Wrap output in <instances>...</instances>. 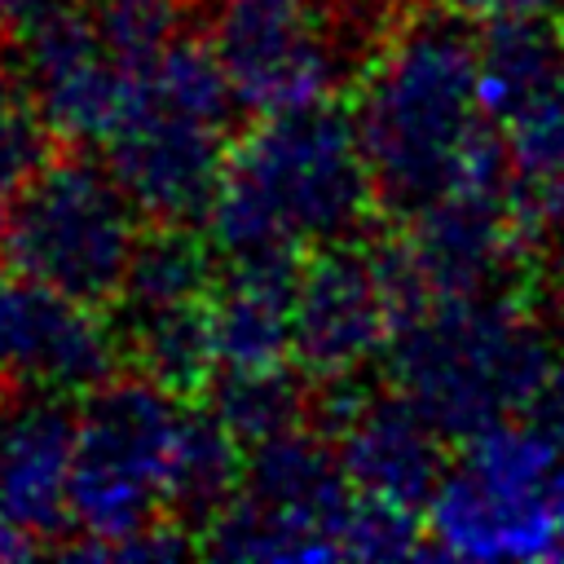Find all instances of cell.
Masks as SVG:
<instances>
[{
  "instance_id": "obj_1",
  "label": "cell",
  "mask_w": 564,
  "mask_h": 564,
  "mask_svg": "<svg viewBox=\"0 0 564 564\" xmlns=\"http://www.w3.org/2000/svg\"><path fill=\"white\" fill-rule=\"evenodd\" d=\"M352 115L379 198L397 212L507 181V150L480 93V48L454 18L427 13L388 31L361 66Z\"/></svg>"
},
{
  "instance_id": "obj_2",
  "label": "cell",
  "mask_w": 564,
  "mask_h": 564,
  "mask_svg": "<svg viewBox=\"0 0 564 564\" xmlns=\"http://www.w3.org/2000/svg\"><path fill=\"white\" fill-rule=\"evenodd\" d=\"M379 185L361 145L357 115L330 101L260 115L234 141L207 234L229 256H304L366 229Z\"/></svg>"
},
{
  "instance_id": "obj_3",
  "label": "cell",
  "mask_w": 564,
  "mask_h": 564,
  "mask_svg": "<svg viewBox=\"0 0 564 564\" xmlns=\"http://www.w3.org/2000/svg\"><path fill=\"white\" fill-rule=\"evenodd\" d=\"M555 339L511 291L432 300L388 344L392 388L449 441L529 414L555 366Z\"/></svg>"
},
{
  "instance_id": "obj_4",
  "label": "cell",
  "mask_w": 564,
  "mask_h": 564,
  "mask_svg": "<svg viewBox=\"0 0 564 564\" xmlns=\"http://www.w3.org/2000/svg\"><path fill=\"white\" fill-rule=\"evenodd\" d=\"M238 93L212 44L176 40L132 66L123 110L106 132V163L141 216L185 225L207 216L229 163Z\"/></svg>"
},
{
  "instance_id": "obj_5",
  "label": "cell",
  "mask_w": 564,
  "mask_h": 564,
  "mask_svg": "<svg viewBox=\"0 0 564 564\" xmlns=\"http://www.w3.org/2000/svg\"><path fill=\"white\" fill-rule=\"evenodd\" d=\"M189 410L159 379H106L88 392L75 432L66 555L119 560L132 538L172 511L176 458Z\"/></svg>"
},
{
  "instance_id": "obj_6",
  "label": "cell",
  "mask_w": 564,
  "mask_h": 564,
  "mask_svg": "<svg viewBox=\"0 0 564 564\" xmlns=\"http://www.w3.org/2000/svg\"><path fill=\"white\" fill-rule=\"evenodd\" d=\"M427 546L458 560L564 555V441L524 414L463 441L427 502Z\"/></svg>"
},
{
  "instance_id": "obj_7",
  "label": "cell",
  "mask_w": 564,
  "mask_h": 564,
  "mask_svg": "<svg viewBox=\"0 0 564 564\" xmlns=\"http://www.w3.org/2000/svg\"><path fill=\"white\" fill-rule=\"evenodd\" d=\"M379 0H212L207 44L256 115L317 106L383 44Z\"/></svg>"
},
{
  "instance_id": "obj_8",
  "label": "cell",
  "mask_w": 564,
  "mask_h": 564,
  "mask_svg": "<svg viewBox=\"0 0 564 564\" xmlns=\"http://www.w3.org/2000/svg\"><path fill=\"white\" fill-rule=\"evenodd\" d=\"M4 260L70 300H119L141 247V207L110 163L66 154L44 163L0 229Z\"/></svg>"
},
{
  "instance_id": "obj_9",
  "label": "cell",
  "mask_w": 564,
  "mask_h": 564,
  "mask_svg": "<svg viewBox=\"0 0 564 564\" xmlns=\"http://www.w3.org/2000/svg\"><path fill=\"white\" fill-rule=\"evenodd\" d=\"M357 489L304 427L251 445L238 494L207 520V551L225 560H348Z\"/></svg>"
},
{
  "instance_id": "obj_10",
  "label": "cell",
  "mask_w": 564,
  "mask_h": 564,
  "mask_svg": "<svg viewBox=\"0 0 564 564\" xmlns=\"http://www.w3.org/2000/svg\"><path fill=\"white\" fill-rule=\"evenodd\" d=\"M410 313L414 304L383 247H361L352 238L317 247L295 273L291 357L322 388L357 379L379 352H388Z\"/></svg>"
},
{
  "instance_id": "obj_11",
  "label": "cell",
  "mask_w": 564,
  "mask_h": 564,
  "mask_svg": "<svg viewBox=\"0 0 564 564\" xmlns=\"http://www.w3.org/2000/svg\"><path fill=\"white\" fill-rule=\"evenodd\" d=\"M529 220L520 216L511 185L454 189L419 212L397 242H383L414 308L458 295L511 291L529 264Z\"/></svg>"
},
{
  "instance_id": "obj_12",
  "label": "cell",
  "mask_w": 564,
  "mask_h": 564,
  "mask_svg": "<svg viewBox=\"0 0 564 564\" xmlns=\"http://www.w3.org/2000/svg\"><path fill=\"white\" fill-rule=\"evenodd\" d=\"M123 352V335L97 313V304L9 264L0 273V383L40 392H93Z\"/></svg>"
},
{
  "instance_id": "obj_13",
  "label": "cell",
  "mask_w": 564,
  "mask_h": 564,
  "mask_svg": "<svg viewBox=\"0 0 564 564\" xmlns=\"http://www.w3.org/2000/svg\"><path fill=\"white\" fill-rule=\"evenodd\" d=\"M13 75L44 128L84 145L106 141V132L115 128L132 66L106 44L88 9L57 4L22 22Z\"/></svg>"
},
{
  "instance_id": "obj_14",
  "label": "cell",
  "mask_w": 564,
  "mask_h": 564,
  "mask_svg": "<svg viewBox=\"0 0 564 564\" xmlns=\"http://www.w3.org/2000/svg\"><path fill=\"white\" fill-rule=\"evenodd\" d=\"M326 419L335 427V454L361 498L427 511L445 476V432L427 423L397 388L361 392L357 379L326 383Z\"/></svg>"
},
{
  "instance_id": "obj_15",
  "label": "cell",
  "mask_w": 564,
  "mask_h": 564,
  "mask_svg": "<svg viewBox=\"0 0 564 564\" xmlns=\"http://www.w3.org/2000/svg\"><path fill=\"white\" fill-rule=\"evenodd\" d=\"M75 432L79 414L62 392L13 388L0 397V516L35 542L70 520Z\"/></svg>"
},
{
  "instance_id": "obj_16",
  "label": "cell",
  "mask_w": 564,
  "mask_h": 564,
  "mask_svg": "<svg viewBox=\"0 0 564 564\" xmlns=\"http://www.w3.org/2000/svg\"><path fill=\"white\" fill-rule=\"evenodd\" d=\"M295 273V256H229L212 286L216 370L282 366L291 357Z\"/></svg>"
},
{
  "instance_id": "obj_17",
  "label": "cell",
  "mask_w": 564,
  "mask_h": 564,
  "mask_svg": "<svg viewBox=\"0 0 564 564\" xmlns=\"http://www.w3.org/2000/svg\"><path fill=\"white\" fill-rule=\"evenodd\" d=\"M507 185L533 234L564 238V88L498 123Z\"/></svg>"
},
{
  "instance_id": "obj_18",
  "label": "cell",
  "mask_w": 564,
  "mask_h": 564,
  "mask_svg": "<svg viewBox=\"0 0 564 564\" xmlns=\"http://www.w3.org/2000/svg\"><path fill=\"white\" fill-rule=\"evenodd\" d=\"M480 48V93L494 123H507L524 106L564 88V40L546 22H502L485 26Z\"/></svg>"
},
{
  "instance_id": "obj_19",
  "label": "cell",
  "mask_w": 564,
  "mask_h": 564,
  "mask_svg": "<svg viewBox=\"0 0 564 564\" xmlns=\"http://www.w3.org/2000/svg\"><path fill=\"white\" fill-rule=\"evenodd\" d=\"M123 348L141 361V375L159 379L172 392H189L212 379V300L167 304V308H132L123 313Z\"/></svg>"
},
{
  "instance_id": "obj_20",
  "label": "cell",
  "mask_w": 564,
  "mask_h": 564,
  "mask_svg": "<svg viewBox=\"0 0 564 564\" xmlns=\"http://www.w3.org/2000/svg\"><path fill=\"white\" fill-rule=\"evenodd\" d=\"M212 247H203L185 225H163L159 234L141 238L128 282L119 291L123 313L132 308H167V304H198L212 300Z\"/></svg>"
},
{
  "instance_id": "obj_21",
  "label": "cell",
  "mask_w": 564,
  "mask_h": 564,
  "mask_svg": "<svg viewBox=\"0 0 564 564\" xmlns=\"http://www.w3.org/2000/svg\"><path fill=\"white\" fill-rule=\"evenodd\" d=\"M247 458L242 441L220 423L216 410H189L181 458H176V485H172V511L212 520L242 485Z\"/></svg>"
},
{
  "instance_id": "obj_22",
  "label": "cell",
  "mask_w": 564,
  "mask_h": 564,
  "mask_svg": "<svg viewBox=\"0 0 564 564\" xmlns=\"http://www.w3.org/2000/svg\"><path fill=\"white\" fill-rule=\"evenodd\" d=\"M304 405H308V397L286 366L216 370V383H212V410L247 445H260L269 436L300 427Z\"/></svg>"
},
{
  "instance_id": "obj_23",
  "label": "cell",
  "mask_w": 564,
  "mask_h": 564,
  "mask_svg": "<svg viewBox=\"0 0 564 564\" xmlns=\"http://www.w3.org/2000/svg\"><path fill=\"white\" fill-rule=\"evenodd\" d=\"M189 4L194 0H84L88 18L128 66H141L185 40Z\"/></svg>"
},
{
  "instance_id": "obj_24",
  "label": "cell",
  "mask_w": 564,
  "mask_h": 564,
  "mask_svg": "<svg viewBox=\"0 0 564 564\" xmlns=\"http://www.w3.org/2000/svg\"><path fill=\"white\" fill-rule=\"evenodd\" d=\"M44 132L48 128L22 93L18 75H0V229L31 176L44 167Z\"/></svg>"
},
{
  "instance_id": "obj_25",
  "label": "cell",
  "mask_w": 564,
  "mask_h": 564,
  "mask_svg": "<svg viewBox=\"0 0 564 564\" xmlns=\"http://www.w3.org/2000/svg\"><path fill=\"white\" fill-rule=\"evenodd\" d=\"M463 22L502 26V22H551L564 0H449Z\"/></svg>"
},
{
  "instance_id": "obj_26",
  "label": "cell",
  "mask_w": 564,
  "mask_h": 564,
  "mask_svg": "<svg viewBox=\"0 0 564 564\" xmlns=\"http://www.w3.org/2000/svg\"><path fill=\"white\" fill-rule=\"evenodd\" d=\"M542 286H546L551 322L564 330V238H560V247H555V256H551V264H546V273H542Z\"/></svg>"
},
{
  "instance_id": "obj_27",
  "label": "cell",
  "mask_w": 564,
  "mask_h": 564,
  "mask_svg": "<svg viewBox=\"0 0 564 564\" xmlns=\"http://www.w3.org/2000/svg\"><path fill=\"white\" fill-rule=\"evenodd\" d=\"M35 546H40V542H35L31 533H22L18 524H9V520L0 516V560H26Z\"/></svg>"
},
{
  "instance_id": "obj_28",
  "label": "cell",
  "mask_w": 564,
  "mask_h": 564,
  "mask_svg": "<svg viewBox=\"0 0 564 564\" xmlns=\"http://www.w3.org/2000/svg\"><path fill=\"white\" fill-rule=\"evenodd\" d=\"M57 4H66V0H0V18H9V22H31V18H40V13L57 9Z\"/></svg>"
},
{
  "instance_id": "obj_29",
  "label": "cell",
  "mask_w": 564,
  "mask_h": 564,
  "mask_svg": "<svg viewBox=\"0 0 564 564\" xmlns=\"http://www.w3.org/2000/svg\"><path fill=\"white\" fill-rule=\"evenodd\" d=\"M560 40H564V35H560Z\"/></svg>"
}]
</instances>
